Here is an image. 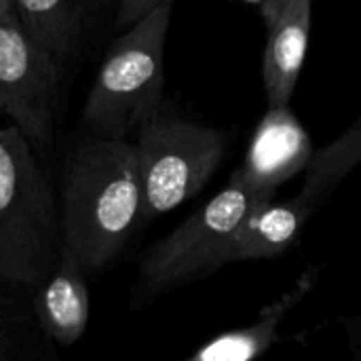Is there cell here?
Masks as SVG:
<instances>
[{
	"instance_id": "cell-1",
	"label": "cell",
	"mask_w": 361,
	"mask_h": 361,
	"mask_svg": "<svg viewBox=\"0 0 361 361\" xmlns=\"http://www.w3.org/2000/svg\"><path fill=\"white\" fill-rule=\"evenodd\" d=\"M142 222V182L129 137L85 135L59 180L61 247L87 275L104 271Z\"/></svg>"
},
{
	"instance_id": "cell-2",
	"label": "cell",
	"mask_w": 361,
	"mask_h": 361,
	"mask_svg": "<svg viewBox=\"0 0 361 361\" xmlns=\"http://www.w3.org/2000/svg\"><path fill=\"white\" fill-rule=\"evenodd\" d=\"M59 203L34 146L0 125V283L34 290L61 256Z\"/></svg>"
},
{
	"instance_id": "cell-3",
	"label": "cell",
	"mask_w": 361,
	"mask_h": 361,
	"mask_svg": "<svg viewBox=\"0 0 361 361\" xmlns=\"http://www.w3.org/2000/svg\"><path fill=\"white\" fill-rule=\"evenodd\" d=\"M176 0H161L118 36L82 106L85 133L129 137L163 102L165 42Z\"/></svg>"
},
{
	"instance_id": "cell-4",
	"label": "cell",
	"mask_w": 361,
	"mask_h": 361,
	"mask_svg": "<svg viewBox=\"0 0 361 361\" xmlns=\"http://www.w3.org/2000/svg\"><path fill=\"white\" fill-rule=\"evenodd\" d=\"M271 201L273 192L250 184L235 171L212 201L140 256L135 302H148L226 267L231 243L241 224Z\"/></svg>"
},
{
	"instance_id": "cell-5",
	"label": "cell",
	"mask_w": 361,
	"mask_h": 361,
	"mask_svg": "<svg viewBox=\"0 0 361 361\" xmlns=\"http://www.w3.org/2000/svg\"><path fill=\"white\" fill-rule=\"evenodd\" d=\"M226 133L176 114L165 102L135 131L142 182V222L159 218L195 197L218 169Z\"/></svg>"
},
{
	"instance_id": "cell-6",
	"label": "cell",
	"mask_w": 361,
	"mask_h": 361,
	"mask_svg": "<svg viewBox=\"0 0 361 361\" xmlns=\"http://www.w3.org/2000/svg\"><path fill=\"white\" fill-rule=\"evenodd\" d=\"M59 72L13 2L0 0V114L8 116L36 152H44L53 142Z\"/></svg>"
},
{
	"instance_id": "cell-7",
	"label": "cell",
	"mask_w": 361,
	"mask_h": 361,
	"mask_svg": "<svg viewBox=\"0 0 361 361\" xmlns=\"http://www.w3.org/2000/svg\"><path fill=\"white\" fill-rule=\"evenodd\" d=\"M313 144L288 106L269 108L258 123L239 173L254 186L275 192L277 186L307 169Z\"/></svg>"
},
{
	"instance_id": "cell-8",
	"label": "cell",
	"mask_w": 361,
	"mask_h": 361,
	"mask_svg": "<svg viewBox=\"0 0 361 361\" xmlns=\"http://www.w3.org/2000/svg\"><path fill=\"white\" fill-rule=\"evenodd\" d=\"M87 271L61 250L55 269L40 281L30 296L34 322L42 336L57 347L76 345L89 326L91 300Z\"/></svg>"
},
{
	"instance_id": "cell-9",
	"label": "cell",
	"mask_w": 361,
	"mask_h": 361,
	"mask_svg": "<svg viewBox=\"0 0 361 361\" xmlns=\"http://www.w3.org/2000/svg\"><path fill=\"white\" fill-rule=\"evenodd\" d=\"M313 0H286L267 23L269 42L262 59V80L269 108L288 106L298 85L309 49Z\"/></svg>"
},
{
	"instance_id": "cell-10",
	"label": "cell",
	"mask_w": 361,
	"mask_h": 361,
	"mask_svg": "<svg viewBox=\"0 0 361 361\" xmlns=\"http://www.w3.org/2000/svg\"><path fill=\"white\" fill-rule=\"evenodd\" d=\"M30 34L63 68L78 51L104 0H11Z\"/></svg>"
},
{
	"instance_id": "cell-11",
	"label": "cell",
	"mask_w": 361,
	"mask_h": 361,
	"mask_svg": "<svg viewBox=\"0 0 361 361\" xmlns=\"http://www.w3.org/2000/svg\"><path fill=\"white\" fill-rule=\"evenodd\" d=\"M317 279H319V269L317 267L307 269L286 294H281L277 300H273L269 307L262 309L260 317L254 324L241 330L226 332L205 343L192 355V361H247L258 357L260 353H264L269 347L275 345L277 328L281 326L286 315L311 294Z\"/></svg>"
},
{
	"instance_id": "cell-12",
	"label": "cell",
	"mask_w": 361,
	"mask_h": 361,
	"mask_svg": "<svg viewBox=\"0 0 361 361\" xmlns=\"http://www.w3.org/2000/svg\"><path fill=\"white\" fill-rule=\"evenodd\" d=\"M315 209L300 197L286 203H267L254 212L237 231L231 252V262L243 260H267L286 252L300 235L302 224Z\"/></svg>"
},
{
	"instance_id": "cell-13",
	"label": "cell",
	"mask_w": 361,
	"mask_h": 361,
	"mask_svg": "<svg viewBox=\"0 0 361 361\" xmlns=\"http://www.w3.org/2000/svg\"><path fill=\"white\" fill-rule=\"evenodd\" d=\"M361 163V116L334 142L313 152L307 165L305 184L300 188V199L313 209L324 203L332 190L349 176L353 167Z\"/></svg>"
},
{
	"instance_id": "cell-14",
	"label": "cell",
	"mask_w": 361,
	"mask_h": 361,
	"mask_svg": "<svg viewBox=\"0 0 361 361\" xmlns=\"http://www.w3.org/2000/svg\"><path fill=\"white\" fill-rule=\"evenodd\" d=\"M32 324L36 322L30 300L0 292V361L15 360L21 355Z\"/></svg>"
},
{
	"instance_id": "cell-15",
	"label": "cell",
	"mask_w": 361,
	"mask_h": 361,
	"mask_svg": "<svg viewBox=\"0 0 361 361\" xmlns=\"http://www.w3.org/2000/svg\"><path fill=\"white\" fill-rule=\"evenodd\" d=\"M161 0H116V25L129 27L142 15L152 11Z\"/></svg>"
}]
</instances>
